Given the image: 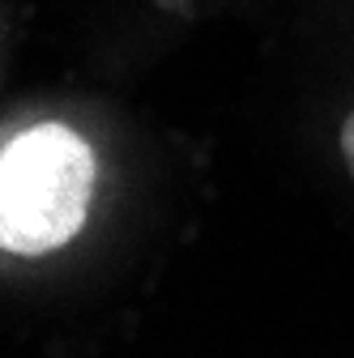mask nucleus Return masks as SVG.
Segmentation results:
<instances>
[{
	"label": "nucleus",
	"instance_id": "1",
	"mask_svg": "<svg viewBox=\"0 0 354 358\" xmlns=\"http://www.w3.org/2000/svg\"><path fill=\"white\" fill-rule=\"evenodd\" d=\"M94 192V154L64 124H34L0 154V248L43 256L64 248Z\"/></svg>",
	"mask_w": 354,
	"mask_h": 358
},
{
	"label": "nucleus",
	"instance_id": "2",
	"mask_svg": "<svg viewBox=\"0 0 354 358\" xmlns=\"http://www.w3.org/2000/svg\"><path fill=\"white\" fill-rule=\"evenodd\" d=\"M341 158H346V166H350V175H354V111H350V120L341 124Z\"/></svg>",
	"mask_w": 354,
	"mask_h": 358
}]
</instances>
